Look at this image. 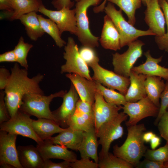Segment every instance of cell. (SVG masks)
Segmentation results:
<instances>
[{
    "mask_svg": "<svg viewBox=\"0 0 168 168\" xmlns=\"http://www.w3.org/2000/svg\"><path fill=\"white\" fill-rule=\"evenodd\" d=\"M147 77L131 71L129 77L130 84L125 95L127 102H136L147 96L145 87Z\"/></svg>",
    "mask_w": 168,
    "mask_h": 168,
    "instance_id": "obj_23",
    "label": "cell"
},
{
    "mask_svg": "<svg viewBox=\"0 0 168 168\" xmlns=\"http://www.w3.org/2000/svg\"><path fill=\"white\" fill-rule=\"evenodd\" d=\"M160 99L161 103L159 112L154 122V125H156L161 117L167 110L168 107V81H166L165 83V88L161 95Z\"/></svg>",
    "mask_w": 168,
    "mask_h": 168,
    "instance_id": "obj_38",
    "label": "cell"
},
{
    "mask_svg": "<svg viewBox=\"0 0 168 168\" xmlns=\"http://www.w3.org/2000/svg\"><path fill=\"white\" fill-rule=\"evenodd\" d=\"M33 47L32 44L25 43L23 37L21 36L17 44L13 49L17 62L21 66L27 70L28 65L27 57L28 52Z\"/></svg>",
    "mask_w": 168,
    "mask_h": 168,
    "instance_id": "obj_34",
    "label": "cell"
},
{
    "mask_svg": "<svg viewBox=\"0 0 168 168\" xmlns=\"http://www.w3.org/2000/svg\"><path fill=\"white\" fill-rule=\"evenodd\" d=\"M36 147L44 160L56 159L72 162L77 159L76 154L66 147L53 144L47 140L37 144Z\"/></svg>",
    "mask_w": 168,
    "mask_h": 168,
    "instance_id": "obj_17",
    "label": "cell"
},
{
    "mask_svg": "<svg viewBox=\"0 0 168 168\" xmlns=\"http://www.w3.org/2000/svg\"><path fill=\"white\" fill-rule=\"evenodd\" d=\"M126 140L121 146L113 147V154L132 164L135 167L144 156L147 147L144 144L143 135L146 130L144 124L127 127Z\"/></svg>",
    "mask_w": 168,
    "mask_h": 168,
    "instance_id": "obj_2",
    "label": "cell"
},
{
    "mask_svg": "<svg viewBox=\"0 0 168 168\" xmlns=\"http://www.w3.org/2000/svg\"><path fill=\"white\" fill-rule=\"evenodd\" d=\"M32 126L35 133L43 141L50 139L54 134L59 133L65 128L61 127L54 120L44 118L33 119Z\"/></svg>",
    "mask_w": 168,
    "mask_h": 168,
    "instance_id": "obj_25",
    "label": "cell"
},
{
    "mask_svg": "<svg viewBox=\"0 0 168 168\" xmlns=\"http://www.w3.org/2000/svg\"><path fill=\"white\" fill-rule=\"evenodd\" d=\"M164 163L145 158L140 161L135 166L136 168H164Z\"/></svg>",
    "mask_w": 168,
    "mask_h": 168,
    "instance_id": "obj_43",
    "label": "cell"
},
{
    "mask_svg": "<svg viewBox=\"0 0 168 168\" xmlns=\"http://www.w3.org/2000/svg\"><path fill=\"white\" fill-rule=\"evenodd\" d=\"M167 110H168V107H167Z\"/></svg>",
    "mask_w": 168,
    "mask_h": 168,
    "instance_id": "obj_57",
    "label": "cell"
},
{
    "mask_svg": "<svg viewBox=\"0 0 168 168\" xmlns=\"http://www.w3.org/2000/svg\"><path fill=\"white\" fill-rule=\"evenodd\" d=\"M30 116L20 109L16 114L8 121L0 124V130L30 138L37 144L41 142V140L34 132L32 126L33 119Z\"/></svg>",
    "mask_w": 168,
    "mask_h": 168,
    "instance_id": "obj_10",
    "label": "cell"
},
{
    "mask_svg": "<svg viewBox=\"0 0 168 168\" xmlns=\"http://www.w3.org/2000/svg\"><path fill=\"white\" fill-rule=\"evenodd\" d=\"M38 17L42 29L52 37L57 46L60 48L65 46L67 43L61 38L57 24L50 19L45 18L41 15H38Z\"/></svg>",
    "mask_w": 168,
    "mask_h": 168,
    "instance_id": "obj_31",
    "label": "cell"
},
{
    "mask_svg": "<svg viewBox=\"0 0 168 168\" xmlns=\"http://www.w3.org/2000/svg\"><path fill=\"white\" fill-rule=\"evenodd\" d=\"M99 168H133L134 166L123 159L114 154L108 153L99 158L98 163Z\"/></svg>",
    "mask_w": 168,
    "mask_h": 168,
    "instance_id": "obj_33",
    "label": "cell"
},
{
    "mask_svg": "<svg viewBox=\"0 0 168 168\" xmlns=\"http://www.w3.org/2000/svg\"><path fill=\"white\" fill-rule=\"evenodd\" d=\"M167 2L168 3V0H166Z\"/></svg>",
    "mask_w": 168,
    "mask_h": 168,
    "instance_id": "obj_56",
    "label": "cell"
},
{
    "mask_svg": "<svg viewBox=\"0 0 168 168\" xmlns=\"http://www.w3.org/2000/svg\"><path fill=\"white\" fill-rule=\"evenodd\" d=\"M93 105L79 98L76 104V111L83 114L93 115Z\"/></svg>",
    "mask_w": 168,
    "mask_h": 168,
    "instance_id": "obj_42",
    "label": "cell"
},
{
    "mask_svg": "<svg viewBox=\"0 0 168 168\" xmlns=\"http://www.w3.org/2000/svg\"><path fill=\"white\" fill-rule=\"evenodd\" d=\"M17 149L18 159L23 168H42L44 160L36 147L19 146Z\"/></svg>",
    "mask_w": 168,
    "mask_h": 168,
    "instance_id": "obj_21",
    "label": "cell"
},
{
    "mask_svg": "<svg viewBox=\"0 0 168 168\" xmlns=\"http://www.w3.org/2000/svg\"><path fill=\"white\" fill-rule=\"evenodd\" d=\"M5 93L2 90L0 92V124L9 120V114L5 100Z\"/></svg>",
    "mask_w": 168,
    "mask_h": 168,
    "instance_id": "obj_41",
    "label": "cell"
},
{
    "mask_svg": "<svg viewBox=\"0 0 168 168\" xmlns=\"http://www.w3.org/2000/svg\"><path fill=\"white\" fill-rule=\"evenodd\" d=\"M107 1V0H104V1L99 6L95 7L93 9L94 12L96 13H98L104 11Z\"/></svg>",
    "mask_w": 168,
    "mask_h": 168,
    "instance_id": "obj_51",
    "label": "cell"
},
{
    "mask_svg": "<svg viewBox=\"0 0 168 168\" xmlns=\"http://www.w3.org/2000/svg\"><path fill=\"white\" fill-rule=\"evenodd\" d=\"M121 106H119L107 103L97 90L95 101L93 105L96 131L103 123L117 115L119 110L121 109Z\"/></svg>",
    "mask_w": 168,
    "mask_h": 168,
    "instance_id": "obj_16",
    "label": "cell"
},
{
    "mask_svg": "<svg viewBox=\"0 0 168 168\" xmlns=\"http://www.w3.org/2000/svg\"><path fill=\"white\" fill-rule=\"evenodd\" d=\"M99 40L102 46L105 49L116 51L121 48L119 33L107 15L104 17V24Z\"/></svg>",
    "mask_w": 168,
    "mask_h": 168,
    "instance_id": "obj_20",
    "label": "cell"
},
{
    "mask_svg": "<svg viewBox=\"0 0 168 168\" xmlns=\"http://www.w3.org/2000/svg\"><path fill=\"white\" fill-rule=\"evenodd\" d=\"M161 138L156 135L154 136L150 140V145L152 149H156L161 144Z\"/></svg>",
    "mask_w": 168,
    "mask_h": 168,
    "instance_id": "obj_49",
    "label": "cell"
},
{
    "mask_svg": "<svg viewBox=\"0 0 168 168\" xmlns=\"http://www.w3.org/2000/svg\"><path fill=\"white\" fill-rule=\"evenodd\" d=\"M144 13V21L149 29L155 35L161 36L165 33L166 19L158 0H149Z\"/></svg>",
    "mask_w": 168,
    "mask_h": 168,
    "instance_id": "obj_14",
    "label": "cell"
},
{
    "mask_svg": "<svg viewBox=\"0 0 168 168\" xmlns=\"http://www.w3.org/2000/svg\"><path fill=\"white\" fill-rule=\"evenodd\" d=\"M64 49L63 57L66 62L61 67V73H75L93 80L88 66L81 56L78 46L72 37H68Z\"/></svg>",
    "mask_w": 168,
    "mask_h": 168,
    "instance_id": "obj_7",
    "label": "cell"
},
{
    "mask_svg": "<svg viewBox=\"0 0 168 168\" xmlns=\"http://www.w3.org/2000/svg\"><path fill=\"white\" fill-rule=\"evenodd\" d=\"M142 3L143 4L146 6L147 3L149 1V0H141Z\"/></svg>",
    "mask_w": 168,
    "mask_h": 168,
    "instance_id": "obj_53",
    "label": "cell"
},
{
    "mask_svg": "<svg viewBox=\"0 0 168 168\" xmlns=\"http://www.w3.org/2000/svg\"><path fill=\"white\" fill-rule=\"evenodd\" d=\"M97 138L95 127L84 132L83 139L78 150L81 158H91L94 162L98 163L97 148L99 144Z\"/></svg>",
    "mask_w": 168,
    "mask_h": 168,
    "instance_id": "obj_24",
    "label": "cell"
},
{
    "mask_svg": "<svg viewBox=\"0 0 168 168\" xmlns=\"http://www.w3.org/2000/svg\"><path fill=\"white\" fill-rule=\"evenodd\" d=\"M14 11L10 17L11 20L19 19L23 15L29 12H38L43 4L41 0H13Z\"/></svg>",
    "mask_w": 168,
    "mask_h": 168,
    "instance_id": "obj_28",
    "label": "cell"
},
{
    "mask_svg": "<svg viewBox=\"0 0 168 168\" xmlns=\"http://www.w3.org/2000/svg\"><path fill=\"white\" fill-rule=\"evenodd\" d=\"M0 168H14L12 165L6 163L0 164Z\"/></svg>",
    "mask_w": 168,
    "mask_h": 168,
    "instance_id": "obj_52",
    "label": "cell"
},
{
    "mask_svg": "<svg viewBox=\"0 0 168 168\" xmlns=\"http://www.w3.org/2000/svg\"><path fill=\"white\" fill-rule=\"evenodd\" d=\"M0 9L5 11L10 17L14 11L13 0H0Z\"/></svg>",
    "mask_w": 168,
    "mask_h": 168,
    "instance_id": "obj_46",
    "label": "cell"
},
{
    "mask_svg": "<svg viewBox=\"0 0 168 168\" xmlns=\"http://www.w3.org/2000/svg\"><path fill=\"white\" fill-rule=\"evenodd\" d=\"M96 82L97 91L103 96L106 102L119 106L124 105L127 103L124 95Z\"/></svg>",
    "mask_w": 168,
    "mask_h": 168,
    "instance_id": "obj_32",
    "label": "cell"
},
{
    "mask_svg": "<svg viewBox=\"0 0 168 168\" xmlns=\"http://www.w3.org/2000/svg\"><path fill=\"white\" fill-rule=\"evenodd\" d=\"M157 125L161 137L168 142V110L162 114Z\"/></svg>",
    "mask_w": 168,
    "mask_h": 168,
    "instance_id": "obj_39",
    "label": "cell"
},
{
    "mask_svg": "<svg viewBox=\"0 0 168 168\" xmlns=\"http://www.w3.org/2000/svg\"><path fill=\"white\" fill-rule=\"evenodd\" d=\"M0 131V164L8 163L14 168H23L16 146L17 135Z\"/></svg>",
    "mask_w": 168,
    "mask_h": 168,
    "instance_id": "obj_15",
    "label": "cell"
},
{
    "mask_svg": "<svg viewBox=\"0 0 168 168\" xmlns=\"http://www.w3.org/2000/svg\"><path fill=\"white\" fill-rule=\"evenodd\" d=\"M121 108L123 112L129 117V119L125 122L127 127L137 124L146 117L156 118L160 109L147 96L136 102H127Z\"/></svg>",
    "mask_w": 168,
    "mask_h": 168,
    "instance_id": "obj_9",
    "label": "cell"
},
{
    "mask_svg": "<svg viewBox=\"0 0 168 168\" xmlns=\"http://www.w3.org/2000/svg\"><path fill=\"white\" fill-rule=\"evenodd\" d=\"M144 55L146 58L145 62L138 66L133 67L132 71L147 76L159 77L168 81V68L159 64L162 60V56L157 58H153L149 50L144 52Z\"/></svg>",
    "mask_w": 168,
    "mask_h": 168,
    "instance_id": "obj_19",
    "label": "cell"
},
{
    "mask_svg": "<svg viewBox=\"0 0 168 168\" xmlns=\"http://www.w3.org/2000/svg\"><path fill=\"white\" fill-rule=\"evenodd\" d=\"M68 127L76 130L87 131L95 127L93 115L76 110L68 122Z\"/></svg>",
    "mask_w": 168,
    "mask_h": 168,
    "instance_id": "obj_29",
    "label": "cell"
},
{
    "mask_svg": "<svg viewBox=\"0 0 168 168\" xmlns=\"http://www.w3.org/2000/svg\"><path fill=\"white\" fill-rule=\"evenodd\" d=\"M93 71V80L97 82L108 88L116 90L125 96L130 84L129 77L119 75L114 72L101 66L99 63L90 67Z\"/></svg>",
    "mask_w": 168,
    "mask_h": 168,
    "instance_id": "obj_11",
    "label": "cell"
},
{
    "mask_svg": "<svg viewBox=\"0 0 168 168\" xmlns=\"http://www.w3.org/2000/svg\"><path fill=\"white\" fill-rule=\"evenodd\" d=\"M165 86L163 80L160 77L147 76L145 82V87L147 96L157 106L159 107L161 95Z\"/></svg>",
    "mask_w": 168,
    "mask_h": 168,
    "instance_id": "obj_27",
    "label": "cell"
},
{
    "mask_svg": "<svg viewBox=\"0 0 168 168\" xmlns=\"http://www.w3.org/2000/svg\"><path fill=\"white\" fill-rule=\"evenodd\" d=\"M11 75L9 71L2 67L0 68V89L4 90L8 84Z\"/></svg>",
    "mask_w": 168,
    "mask_h": 168,
    "instance_id": "obj_45",
    "label": "cell"
},
{
    "mask_svg": "<svg viewBox=\"0 0 168 168\" xmlns=\"http://www.w3.org/2000/svg\"><path fill=\"white\" fill-rule=\"evenodd\" d=\"M164 168H168V161L164 163Z\"/></svg>",
    "mask_w": 168,
    "mask_h": 168,
    "instance_id": "obj_54",
    "label": "cell"
},
{
    "mask_svg": "<svg viewBox=\"0 0 168 168\" xmlns=\"http://www.w3.org/2000/svg\"><path fill=\"white\" fill-rule=\"evenodd\" d=\"M36 12H33L22 16L19 19L25 26L27 35L32 40L36 41L45 33Z\"/></svg>",
    "mask_w": 168,
    "mask_h": 168,
    "instance_id": "obj_26",
    "label": "cell"
},
{
    "mask_svg": "<svg viewBox=\"0 0 168 168\" xmlns=\"http://www.w3.org/2000/svg\"><path fill=\"white\" fill-rule=\"evenodd\" d=\"M74 1L76 2H78V1H79V0H74Z\"/></svg>",
    "mask_w": 168,
    "mask_h": 168,
    "instance_id": "obj_55",
    "label": "cell"
},
{
    "mask_svg": "<svg viewBox=\"0 0 168 168\" xmlns=\"http://www.w3.org/2000/svg\"><path fill=\"white\" fill-rule=\"evenodd\" d=\"M128 116L121 112L112 118L103 123L96 131L99 139V143L102 148L99 155V158L107 155L109 152L112 142L121 138L124 133L122 123L127 120Z\"/></svg>",
    "mask_w": 168,
    "mask_h": 168,
    "instance_id": "obj_6",
    "label": "cell"
},
{
    "mask_svg": "<svg viewBox=\"0 0 168 168\" xmlns=\"http://www.w3.org/2000/svg\"><path fill=\"white\" fill-rule=\"evenodd\" d=\"M17 62L13 50L8 51L0 55V62Z\"/></svg>",
    "mask_w": 168,
    "mask_h": 168,
    "instance_id": "obj_48",
    "label": "cell"
},
{
    "mask_svg": "<svg viewBox=\"0 0 168 168\" xmlns=\"http://www.w3.org/2000/svg\"><path fill=\"white\" fill-rule=\"evenodd\" d=\"M71 162L66 161L60 163L53 162L49 159L44 160L42 168H70Z\"/></svg>",
    "mask_w": 168,
    "mask_h": 168,
    "instance_id": "obj_44",
    "label": "cell"
},
{
    "mask_svg": "<svg viewBox=\"0 0 168 168\" xmlns=\"http://www.w3.org/2000/svg\"><path fill=\"white\" fill-rule=\"evenodd\" d=\"M67 92V91L61 90L48 96L37 93L26 94L23 98L22 103L19 109L30 116L54 120L52 111L49 108L50 104L55 98H62Z\"/></svg>",
    "mask_w": 168,
    "mask_h": 168,
    "instance_id": "obj_4",
    "label": "cell"
},
{
    "mask_svg": "<svg viewBox=\"0 0 168 168\" xmlns=\"http://www.w3.org/2000/svg\"><path fill=\"white\" fill-rule=\"evenodd\" d=\"M94 48L83 46L79 49V54L88 67L99 63V59Z\"/></svg>",
    "mask_w": 168,
    "mask_h": 168,
    "instance_id": "obj_37",
    "label": "cell"
},
{
    "mask_svg": "<svg viewBox=\"0 0 168 168\" xmlns=\"http://www.w3.org/2000/svg\"><path fill=\"white\" fill-rule=\"evenodd\" d=\"M63 103L57 109L52 111L54 121L63 128L68 127V122L75 113L76 104L80 98L77 90L71 83L70 89L62 97Z\"/></svg>",
    "mask_w": 168,
    "mask_h": 168,
    "instance_id": "obj_13",
    "label": "cell"
},
{
    "mask_svg": "<svg viewBox=\"0 0 168 168\" xmlns=\"http://www.w3.org/2000/svg\"><path fill=\"white\" fill-rule=\"evenodd\" d=\"M156 134L152 131L145 132L143 135V139L145 142H150L152 138Z\"/></svg>",
    "mask_w": 168,
    "mask_h": 168,
    "instance_id": "obj_50",
    "label": "cell"
},
{
    "mask_svg": "<svg viewBox=\"0 0 168 168\" xmlns=\"http://www.w3.org/2000/svg\"><path fill=\"white\" fill-rule=\"evenodd\" d=\"M144 157L150 160L165 162L168 161V142L159 148L152 150L147 149Z\"/></svg>",
    "mask_w": 168,
    "mask_h": 168,
    "instance_id": "obj_36",
    "label": "cell"
},
{
    "mask_svg": "<svg viewBox=\"0 0 168 168\" xmlns=\"http://www.w3.org/2000/svg\"><path fill=\"white\" fill-rule=\"evenodd\" d=\"M145 44L142 41L137 40L130 44L128 49L124 53L116 52L113 54L112 63L114 72L129 77L134 64L142 56V47Z\"/></svg>",
    "mask_w": 168,
    "mask_h": 168,
    "instance_id": "obj_8",
    "label": "cell"
},
{
    "mask_svg": "<svg viewBox=\"0 0 168 168\" xmlns=\"http://www.w3.org/2000/svg\"><path fill=\"white\" fill-rule=\"evenodd\" d=\"M89 157L81 158L79 160H77L71 162L70 166L72 168H97L98 164L89 159Z\"/></svg>",
    "mask_w": 168,
    "mask_h": 168,
    "instance_id": "obj_40",
    "label": "cell"
},
{
    "mask_svg": "<svg viewBox=\"0 0 168 168\" xmlns=\"http://www.w3.org/2000/svg\"><path fill=\"white\" fill-rule=\"evenodd\" d=\"M11 75L4 89L5 100L11 118L13 116L22 103V99L26 94L37 93L44 95L40 83L44 76L38 74L31 78L28 76L27 69L21 68L16 63L11 68Z\"/></svg>",
    "mask_w": 168,
    "mask_h": 168,
    "instance_id": "obj_1",
    "label": "cell"
},
{
    "mask_svg": "<svg viewBox=\"0 0 168 168\" xmlns=\"http://www.w3.org/2000/svg\"><path fill=\"white\" fill-rule=\"evenodd\" d=\"M104 11L110 18L119 33L121 48L128 46L140 37L155 36V34L149 29L143 30L135 28L125 20L123 15L122 11L120 9L117 10L114 4L110 2L105 6Z\"/></svg>",
    "mask_w": 168,
    "mask_h": 168,
    "instance_id": "obj_3",
    "label": "cell"
},
{
    "mask_svg": "<svg viewBox=\"0 0 168 168\" xmlns=\"http://www.w3.org/2000/svg\"><path fill=\"white\" fill-rule=\"evenodd\" d=\"M74 86L82 100L93 104L97 91L96 82L89 80L79 75L68 73L66 74Z\"/></svg>",
    "mask_w": 168,
    "mask_h": 168,
    "instance_id": "obj_18",
    "label": "cell"
},
{
    "mask_svg": "<svg viewBox=\"0 0 168 168\" xmlns=\"http://www.w3.org/2000/svg\"><path fill=\"white\" fill-rule=\"evenodd\" d=\"M103 0H79L75 5L76 17L77 28V36L83 46L94 48L99 45V37L93 35L89 27L87 11L91 6H96Z\"/></svg>",
    "mask_w": 168,
    "mask_h": 168,
    "instance_id": "obj_5",
    "label": "cell"
},
{
    "mask_svg": "<svg viewBox=\"0 0 168 168\" xmlns=\"http://www.w3.org/2000/svg\"><path fill=\"white\" fill-rule=\"evenodd\" d=\"M158 1L165 15L167 31L162 36H155V40L160 49L168 53V3L166 0H158Z\"/></svg>",
    "mask_w": 168,
    "mask_h": 168,
    "instance_id": "obj_35",
    "label": "cell"
},
{
    "mask_svg": "<svg viewBox=\"0 0 168 168\" xmlns=\"http://www.w3.org/2000/svg\"><path fill=\"white\" fill-rule=\"evenodd\" d=\"M54 7L59 10L64 7L70 9L74 5V2L71 0H53L51 2Z\"/></svg>",
    "mask_w": 168,
    "mask_h": 168,
    "instance_id": "obj_47",
    "label": "cell"
},
{
    "mask_svg": "<svg viewBox=\"0 0 168 168\" xmlns=\"http://www.w3.org/2000/svg\"><path fill=\"white\" fill-rule=\"evenodd\" d=\"M119 7L128 17V22L134 26L136 22V10L141 7V0H107Z\"/></svg>",
    "mask_w": 168,
    "mask_h": 168,
    "instance_id": "obj_30",
    "label": "cell"
},
{
    "mask_svg": "<svg viewBox=\"0 0 168 168\" xmlns=\"http://www.w3.org/2000/svg\"><path fill=\"white\" fill-rule=\"evenodd\" d=\"M38 12L48 17L57 24L61 35L64 31H68L77 35V28L75 8L71 9L64 7L58 11H53L47 9L43 5L39 8Z\"/></svg>",
    "mask_w": 168,
    "mask_h": 168,
    "instance_id": "obj_12",
    "label": "cell"
},
{
    "mask_svg": "<svg viewBox=\"0 0 168 168\" xmlns=\"http://www.w3.org/2000/svg\"><path fill=\"white\" fill-rule=\"evenodd\" d=\"M83 132L68 127L58 135L51 137L47 140L55 144L64 146L68 148L78 151L83 139Z\"/></svg>",
    "mask_w": 168,
    "mask_h": 168,
    "instance_id": "obj_22",
    "label": "cell"
}]
</instances>
